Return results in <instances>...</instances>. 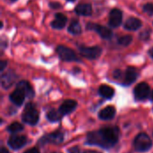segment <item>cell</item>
<instances>
[{
  "mask_svg": "<svg viewBox=\"0 0 153 153\" xmlns=\"http://www.w3.org/2000/svg\"><path fill=\"white\" fill-rule=\"evenodd\" d=\"M119 132L116 127H108L92 132L88 134L87 143L90 144L100 145L104 148H110L114 146L118 141Z\"/></svg>",
  "mask_w": 153,
  "mask_h": 153,
  "instance_id": "6da1fadb",
  "label": "cell"
},
{
  "mask_svg": "<svg viewBox=\"0 0 153 153\" xmlns=\"http://www.w3.org/2000/svg\"><path fill=\"white\" fill-rule=\"evenodd\" d=\"M39 117V111L37 110L35 106L32 103H28L22 114V120L30 126H34L38 123Z\"/></svg>",
  "mask_w": 153,
  "mask_h": 153,
  "instance_id": "7a4b0ae2",
  "label": "cell"
},
{
  "mask_svg": "<svg viewBox=\"0 0 153 153\" xmlns=\"http://www.w3.org/2000/svg\"><path fill=\"white\" fill-rule=\"evenodd\" d=\"M152 140L146 134H139L134 139V148L138 152H146L152 147Z\"/></svg>",
  "mask_w": 153,
  "mask_h": 153,
  "instance_id": "3957f363",
  "label": "cell"
},
{
  "mask_svg": "<svg viewBox=\"0 0 153 153\" xmlns=\"http://www.w3.org/2000/svg\"><path fill=\"white\" fill-rule=\"evenodd\" d=\"M80 54L88 59H97L101 55V48L100 47H79Z\"/></svg>",
  "mask_w": 153,
  "mask_h": 153,
  "instance_id": "277c9868",
  "label": "cell"
},
{
  "mask_svg": "<svg viewBox=\"0 0 153 153\" xmlns=\"http://www.w3.org/2000/svg\"><path fill=\"white\" fill-rule=\"evenodd\" d=\"M56 53L60 56V58L64 61H79V58L77 57L76 54L74 50L71 48L65 47V46H58L56 48Z\"/></svg>",
  "mask_w": 153,
  "mask_h": 153,
  "instance_id": "5b68a950",
  "label": "cell"
},
{
  "mask_svg": "<svg viewBox=\"0 0 153 153\" xmlns=\"http://www.w3.org/2000/svg\"><path fill=\"white\" fill-rule=\"evenodd\" d=\"M87 29L95 30L96 32H98L100 34V36L102 39H111L113 37V31L110 29H108V28H107L105 26L100 25V24L88 23L87 24Z\"/></svg>",
  "mask_w": 153,
  "mask_h": 153,
  "instance_id": "8992f818",
  "label": "cell"
},
{
  "mask_svg": "<svg viewBox=\"0 0 153 153\" xmlns=\"http://www.w3.org/2000/svg\"><path fill=\"white\" fill-rule=\"evenodd\" d=\"M150 86L146 82H141L139 83L135 89H134V96L135 99L138 100H145L149 94H150Z\"/></svg>",
  "mask_w": 153,
  "mask_h": 153,
  "instance_id": "52a82bcc",
  "label": "cell"
},
{
  "mask_svg": "<svg viewBox=\"0 0 153 153\" xmlns=\"http://www.w3.org/2000/svg\"><path fill=\"white\" fill-rule=\"evenodd\" d=\"M123 13L119 9H113L109 13V25L113 28L118 27L122 23Z\"/></svg>",
  "mask_w": 153,
  "mask_h": 153,
  "instance_id": "ba28073f",
  "label": "cell"
},
{
  "mask_svg": "<svg viewBox=\"0 0 153 153\" xmlns=\"http://www.w3.org/2000/svg\"><path fill=\"white\" fill-rule=\"evenodd\" d=\"M27 143V138L23 135H14L8 140V145L13 150H18L24 146Z\"/></svg>",
  "mask_w": 153,
  "mask_h": 153,
  "instance_id": "9c48e42d",
  "label": "cell"
},
{
  "mask_svg": "<svg viewBox=\"0 0 153 153\" xmlns=\"http://www.w3.org/2000/svg\"><path fill=\"white\" fill-rule=\"evenodd\" d=\"M25 97H26L25 92H24L22 89L16 87V90H15L13 92L11 93V95H10V100H11V101H12L13 104H15V105H17V106H21V105L23 103Z\"/></svg>",
  "mask_w": 153,
  "mask_h": 153,
  "instance_id": "30bf717a",
  "label": "cell"
},
{
  "mask_svg": "<svg viewBox=\"0 0 153 153\" xmlns=\"http://www.w3.org/2000/svg\"><path fill=\"white\" fill-rule=\"evenodd\" d=\"M66 22H67V17L65 14L58 13L56 14L54 21L51 22V26L54 29L61 30V29H63L65 26Z\"/></svg>",
  "mask_w": 153,
  "mask_h": 153,
  "instance_id": "8fae6325",
  "label": "cell"
},
{
  "mask_svg": "<svg viewBox=\"0 0 153 153\" xmlns=\"http://www.w3.org/2000/svg\"><path fill=\"white\" fill-rule=\"evenodd\" d=\"M76 106H77L76 101L72 100H67L60 106L59 112L62 115H67V114L71 113L72 111H74L75 109Z\"/></svg>",
  "mask_w": 153,
  "mask_h": 153,
  "instance_id": "7c38bea8",
  "label": "cell"
},
{
  "mask_svg": "<svg viewBox=\"0 0 153 153\" xmlns=\"http://www.w3.org/2000/svg\"><path fill=\"white\" fill-rule=\"evenodd\" d=\"M63 141V134L59 132L48 134L45 137H43L40 141L41 143L45 144V143H60Z\"/></svg>",
  "mask_w": 153,
  "mask_h": 153,
  "instance_id": "4fadbf2b",
  "label": "cell"
},
{
  "mask_svg": "<svg viewBox=\"0 0 153 153\" xmlns=\"http://www.w3.org/2000/svg\"><path fill=\"white\" fill-rule=\"evenodd\" d=\"M75 12L77 14L79 15H82V16H89L92 13V7L91 4L88 3H83V4H80L75 7Z\"/></svg>",
  "mask_w": 153,
  "mask_h": 153,
  "instance_id": "5bb4252c",
  "label": "cell"
},
{
  "mask_svg": "<svg viewBox=\"0 0 153 153\" xmlns=\"http://www.w3.org/2000/svg\"><path fill=\"white\" fill-rule=\"evenodd\" d=\"M137 77H138L137 70L134 67H128L126 69V75H125V83L126 84H131L136 81Z\"/></svg>",
  "mask_w": 153,
  "mask_h": 153,
  "instance_id": "9a60e30c",
  "label": "cell"
},
{
  "mask_svg": "<svg viewBox=\"0 0 153 153\" xmlns=\"http://www.w3.org/2000/svg\"><path fill=\"white\" fill-rule=\"evenodd\" d=\"M142 27V22L135 17L129 18L125 23V29L128 30H136Z\"/></svg>",
  "mask_w": 153,
  "mask_h": 153,
  "instance_id": "2e32d148",
  "label": "cell"
},
{
  "mask_svg": "<svg viewBox=\"0 0 153 153\" xmlns=\"http://www.w3.org/2000/svg\"><path fill=\"white\" fill-rule=\"evenodd\" d=\"M14 81H15V74L13 72L4 74L1 78V83L4 89L10 88L13 85V83L14 82Z\"/></svg>",
  "mask_w": 153,
  "mask_h": 153,
  "instance_id": "e0dca14e",
  "label": "cell"
},
{
  "mask_svg": "<svg viewBox=\"0 0 153 153\" xmlns=\"http://www.w3.org/2000/svg\"><path fill=\"white\" fill-rule=\"evenodd\" d=\"M116 114V109L114 107L112 106H108L105 108H103L100 114H99V117L102 120H109V119H112L114 117Z\"/></svg>",
  "mask_w": 153,
  "mask_h": 153,
  "instance_id": "ac0fdd59",
  "label": "cell"
},
{
  "mask_svg": "<svg viewBox=\"0 0 153 153\" xmlns=\"http://www.w3.org/2000/svg\"><path fill=\"white\" fill-rule=\"evenodd\" d=\"M17 88H20L22 89L25 94H26V97H29V98H32L34 96V91H33V89L32 87L30 86V84L26 82V81H22L20 82L18 84H17Z\"/></svg>",
  "mask_w": 153,
  "mask_h": 153,
  "instance_id": "d6986e66",
  "label": "cell"
},
{
  "mask_svg": "<svg viewBox=\"0 0 153 153\" xmlns=\"http://www.w3.org/2000/svg\"><path fill=\"white\" fill-rule=\"evenodd\" d=\"M99 92L102 97H104L106 99H111L114 96V93H115L114 89L112 87L108 86V85H101L100 87Z\"/></svg>",
  "mask_w": 153,
  "mask_h": 153,
  "instance_id": "ffe728a7",
  "label": "cell"
},
{
  "mask_svg": "<svg viewBox=\"0 0 153 153\" xmlns=\"http://www.w3.org/2000/svg\"><path fill=\"white\" fill-rule=\"evenodd\" d=\"M68 31H69L70 33L74 34V35H78V34H80L81 31H82V29H81V25H80L79 22L76 21V20L73 21V22H71V24L69 25V27H68Z\"/></svg>",
  "mask_w": 153,
  "mask_h": 153,
  "instance_id": "44dd1931",
  "label": "cell"
},
{
  "mask_svg": "<svg viewBox=\"0 0 153 153\" xmlns=\"http://www.w3.org/2000/svg\"><path fill=\"white\" fill-rule=\"evenodd\" d=\"M61 116H62V114L59 112V110H58V111L51 110V111H49V112L48 113L47 117H48V119L49 121H51V122H56V121L60 120Z\"/></svg>",
  "mask_w": 153,
  "mask_h": 153,
  "instance_id": "7402d4cb",
  "label": "cell"
},
{
  "mask_svg": "<svg viewBox=\"0 0 153 153\" xmlns=\"http://www.w3.org/2000/svg\"><path fill=\"white\" fill-rule=\"evenodd\" d=\"M22 129H23V126L21 125L20 123L15 122V123L11 124V125L8 126L7 131H8L9 133H12V134H15V133H18V132L22 131Z\"/></svg>",
  "mask_w": 153,
  "mask_h": 153,
  "instance_id": "603a6c76",
  "label": "cell"
},
{
  "mask_svg": "<svg viewBox=\"0 0 153 153\" xmlns=\"http://www.w3.org/2000/svg\"><path fill=\"white\" fill-rule=\"evenodd\" d=\"M133 40V37L131 35H125L118 39V43L122 46H128Z\"/></svg>",
  "mask_w": 153,
  "mask_h": 153,
  "instance_id": "cb8c5ba5",
  "label": "cell"
},
{
  "mask_svg": "<svg viewBox=\"0 0 153 153\" xmlns=\"http://www.w3.org/2000/svg\"><path fill=\"white\" fill-rule=\"evenodd\" d=\"M143 11H144L146 13L150 14V15L153 14V4L149 3V4H144V5H143Z\"/></svg>",
  "mask_w": 153,
  "mask_h": 153,
  "instance_id": "d4e9b609",
  "label": "cell"
},
{
  "mask_svg": "<svg viewBox=\"0 0 153 153\" xmlns=\"http://www.w3.org/2000/svg\"><path fill=\"white\" fill-rule=\"evenodd\" d=\"M150 36H151L150 30H144L143 32L141 33L140 39H141L142 40H148V39H150Z\"/></svg>",
  "mask_w": 153,
  "mask_h": 153,
  "instance_id": "484cf974",
  "label": "cell"
},
{
  "mask_svg": "<svg viewBox=\"0 0 153 153\" xmlns=\"http://www.w3.org/2000/svg\"><path fill=\"white\" fill-rule=\"evenodd\" d=\"M49 6L51 8H53V9H58V8L61 7V4L59 3H57V2H51L49 4Z\"/></svg>",
  "mask_w": 153,
  "mask_h": 153,
  "instance_id": "4316f807",
  "label": "cell"
},
{
  "mask_svg": "<svg viewBox=\"0 0 153 153\" xmlns=\"http://www.w3.org/2000/svg\"><path fill=\"white\" fill-rule=\"evenodd\" d=\"M6 65H7V61H4V60L1 61L0 62V71L1 72L4 71V69L6 67Z\"/></svg>",
  "mask_w": 153,
  "mask_h": 153,
  "instance_id": "83f0119b",
  "label": "cell"
},
{
  "mask_svg": "<svg viewBox=\"0 0 153 153\" xmlns=\"http://www.w3.org/2000/svg\"><path fill=\"white\" fill-rule=\"evenodd\" d=\"M68 152H69V153H80V150H79V148H77V147H73V148L70 149Z\"/></svg>",
  "mask_w": 153,
  "mask_h": 153,
  "instance_id": "f1b7e54d",
  "label": "cell"
},
{
  "mask_svg": "<svg viewBox=\"0 0 153 153\" xmlns=\"http://www.w3.org/2000/svg\"><path fill=\"white\" fill-rule=\"evenodd\" d=\"M24 153H39V150L37 148H32V149H30L28 151H26Z\"/></svg>",
  "mask_w": 153,
  "mask_h": 153,
  "instance_id": "f546056e",
  "label": "cell"
},
{
  "mask_svg": "<svg viewBox=\"0 0 153 153\" xmlns=\"http://www.w3.org/2000/svg\"><path fill=\"white\" fill-rule=\"evenodd\" d=\"M120 75H121V72H120L119 70H117V71H115V73H114V76H115L116 78H118Z\"/></svg>",
  "mask_w": 153,
  "mask_h": 153,
  "instance_id": "4dcf8cb0",
  "label": "cell"
},
{
  "mask_svg": "<svg viewBox=\"0 0 153 153\" xmlns=\"http://www.w3.org/2000/svg\"><path fill=\"white\" fill-rule=\"evenodd\" d=\"M149 55L151 56L152 58H153V48H152L149 50Z\"/></svg>",
  "mask_w": 153,
  "mask_h": 153,
  "instance_id": "1f68e13d",
  "label": "cell"
},
{
  "mask_svg": "<svg viewBox=\"0 0 153 153\" xmlns=\"http://www.w3.org/2000/svg\"><path fill=\"white\" fill-rule=\"evenodd\" d=\"M0 153H8V151H7L5 148H4V147H3V148L1 149V152Z\"/></svg>",
  "mask_w": 153,
  "mask_h": 153,
  "instance_id": "d6a6232c",
  "label": "cell"
},
{
  "mask_svg": "<svg viewBox=\"0 0 153 153\" xmlns=\"http://www.w3.org/2000/svg\"><path fill=\"white\" fill-rule=\"evenodd\" d=\"M83 153H100V152H96V151H86V152H84Z\"/></svg>",
  "mask_w": 153,
  "mask_h": 153,
  "instance_id": "836d02e7",
  "label": "cell"
},
{
  "mask_svg": "<svg viewBox=\"0 0 153 153\" xmlns=\"http://www.w3.org/2000/svg\"><path fill=\"white\" fill-rule=\"evenodd\" d=\"M151 99H152V100H153V91L152 92V94H151Z\"/></svg>",
  "mask_w": 153,
  "mask_h": 153,
  "instance_id": "e575fe53",
  "label": "cell"
},
{
  "mask_svg": "<svg viewBox=\"0 0 153 153\" xmlns=\"http://www.w3.org/2000/svg\"><path fill=\"white\" fill-rule=\"evenodd\" d=\"M68 1H74V0H68Z\"/></svg>",
  "mask_w": 153,
  "mask_h": 153,
  "instance_id": "d590c367",
  "label": "cell"
},
{
  "mask_svg": "<svg viewBox=\"0 0 153 153\" xmlns=\"http://www.w3.org/2000/svg\"><path fill=\"white\" fill-rule=\"evenodd\" d=\"M11 1H13H13H16V0H11Z\"/></svg>",
  "mask_w": 153,
  "mask_h": 153,
  "instance_id": "8d00e7d4",
  "label": "cell"
}]
</instances>
